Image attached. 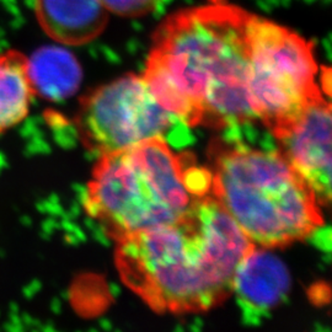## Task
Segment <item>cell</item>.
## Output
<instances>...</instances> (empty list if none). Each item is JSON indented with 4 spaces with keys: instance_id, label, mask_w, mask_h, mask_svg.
Here are the masks:
<instances>
[{
    "instance_id": "obj_6",
    "label": "cell",
    "mask_w": 332,
    "mask_h": 332,
    "mask_svg": "<svg viewBox=\"0 0 332 332\" xmlns=\"http://www.w3.org/2000/svg\"><path fill=\"white\" fill-rule=\"evenodd\" d=\"M175 121L180 122L161 107L143 77L125 75L82 100L77 127L84 145L104 155L165 139Z\"/></svg>"
},
{
    "instance_id": "obj_13",
    "label": "cell",
    "mask_w": 332,
    "mask_h": 332,
    "mask_svg": "<svg viewBox=\"0 0 332 332\" xmlns=\"http://www.w3.org/2000/svg\"><path fill=\"white\" fill-rule=\"evenodd\" d=\"M210 3H223V1H225V0H209Z\"/></svg>"
},
{
    "instance_id": "obj_1",
    "label": "cell",
    "mask_w": 332,
    "mask_h": 332,
    "mask_svg": "<svg viewBox=\"0 0 332 332\" xmlns=\"http://www.w3.org/2000/svg\"><path fill=\"white\" fill-rule=\"evenodd\" d=\"M253 16L223 1L165 19L143 74L161 107L189 127L256 120L248 91Z\"/></svg>"
},
{
    "instance_id": "obj_9",
    "label": "cell",
    "mask_w": 332,
    "mask_h": 332,
    "mask_svg": "<svg viewBox=\"0 0 332 332\" xmlns=\"http://www.w3.org/2000/svg\"><path fill=\"white\" fill-rule=\"evenodd\" d=\"M290 276L286 265L277 256L252 249L239 263L232 282L244 309L252 314H263L273 308L288 294Z\"/></svg>"
},
{
    "instance_id": "obj_3",
    "label": "cell",
    "mask_w": 332,
    "mask_h": 332,
    "mask_svg": "<svg viewBox=\"0 0 332 332\" xmlns=\"http://www.w3.org/2000/svg\"><path fill=\"white\" fill-rule=\"evenodd\" d=\"M210 171L188 165L164 138L100 155L85 210L116 243L181 219L210 192Z\"/></svg>"
},
{
    "instance_id": "obj_11",
    "label": "cell",
    "mask_w": 332,
    "mask_h": 332,
    "mask_svg": "<svg viewBox=\"0 0 332 332\" xmlns=\"http://www.w3.org/2000/svg\"><path fill=\"white\" fill-rule=\"evenodd\" d=\"M35 96L27 75V56L0 51V134L22 122Z\"/></svg>"
},
{
    "instance_id": "obj_2",
    "label": "cell",
    "mask_w": 332,
    "mask_h": 332,
    "mask_svg": "<svg viewBox=\"0 0 332 332\" xmlns=\"http://www.w3.org/2000/svg\"><path fill=\"white\" fill-rule=\"evenodd\" d=\"M255 244L212 193L174 223L118 241L123 283L158 312H201L232 293L239 263Z\"/></svg>"
},
{
    "instance_id": "obj_10",
    "label": "cell",
    "mask_w": 332,
    "mask_h": 332,
    "mask_svg": "<svg viewBox=\"0 0 332 332\" xmlns=\"http://www.w3.org/2000/svg\"><path fill=\"white\" fill-rule=\"evenodd\" d=\"M27 75L33 95L49 101L73 96L83 79L78 59L61 46H43L27 57Z\"/></svg>"
},
{
    "instance_id": "obj_4",
    "label": "cell",
    "mask_w": 332,
    "mask_h": 332,
    "mask_svg": "<svg viewBox=\"0 0 332 332\" xmlns=\"http://www.w3.org/2000/svg\"><path fill=\"white\" fill-rule=\"evenodd\" d=\"M210 175L212 196L255 246L282 248L324 224L314 192L279 150L219 148Z\"/></svg>"
},
{
    "instance_id": "obj_7",
    "label": "cell",
    "mask_w": 332,
    "mask_h": 332,
    "mask_svg": "<svg viewBox=\"0 0 332 332\" xmlns=\"http://www.w3.org/2000/svg\"><path fill=\"white\" fill-rule=\"evenodd\" d=\"M279 151L304 179L320 206L331 199V106L315 100L286 129L276 134Z\"/></svg>"
},
{
    "instance_id": "obj_12",
    "label": "cell",
    "mask_w": 332,
    "mask_h": 332,
    "mask_svg": "<svg viewBox=\"0 0 332 332\" xmlns=\"http://www.w3.org/2000/svg\"><path fill=\"white\" fill-rule=\"evenodd\" d=\"M161 0H101L108 13L122 18H141L156 9Z\"/></svg>"
},
{
    "instance_id": "obj_5",
    "label": "cell",
    "mask_w": 332,
    "mask_h": 332,
    "mask_svg": "<svg viewBox=\"0 0 332 332\" xmlns=\"http://www.w3.org/2000/svg\"><path fill=\"white\" fill-rule=\"evenodd\" d=\"M249 103L273 136L315 100L319 65L310 42L288 27L255 15L251 23Z\"/></svg>"
},
{
    "instance_id": "obj_8",
    "label": "cell",
    "mask_w": 332,
    "mask_h": 332,
    "mask_svg": "<svg viewBox=\"0 0 332 332\" xmlns=\"http://www.w3.org/2000/svg\"><path fill=\"white\" fill-rule=\"evenodd\" d=\"M35 16L61 46H83L105 31L108 11L101 0H35Z\"/></svg>"
}]
</instances>
